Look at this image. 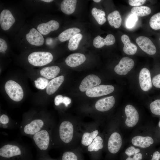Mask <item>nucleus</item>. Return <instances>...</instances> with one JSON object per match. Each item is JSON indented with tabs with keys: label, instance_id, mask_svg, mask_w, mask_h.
Listing matches in <instances>:
<instances>
[{
	"label": "nucleus",
	"instance_id": "nucleus-5",
	"mask_svg": "<svg viewBox=\"0 0 160 160\" xmlns=\"http://www.w3.org/2000/svg\"><path fill=\"white\" fill-rule=\"evenodd\" d=\"M46 122L41 119H37L25 123L23 127V133L25 135L33 136L43 129L45 128Z\"/></svg>",
	"mask_w": 160,
	"mask_h": 160
},
{
	"label": "nucleus",
	"instance_id": "nucleus-31",
	"mask_svg": "<svg viewBox=\"0 0 160 160\" xmlns=\"http://www.w3.org/2000/svg\"><path fill=\"white\" fill-rule=\"evenodd\" d=\"M82 37V35L80 33H79L71 38L69 40L68 43V49L71 51L75 50L77 49Z\"/></svg>",
	"mask_w": 160,
	"mask_h": 160
},
{
	"label": "nucleus",
	"instance_id": "nucleus-42",
	"mask_svg": "<svg viewBox=\"0 0 160 160\" xmlns=\"http://www.w3.org/2000/svg\"><path fill=\"white\" fill-rule=\"evenodd\" d=\"M63 97L61 95L56 96L54 100V103L56 106L59 105L61 103H63Z\"/></svg>",
	"mask_w": 160,
	"mask_h": 160
},
{
	"label": "nucleus",
	"instance_id": "nucleus-2",
	"mask_svg": "<svg viewBox=\"0 0 160 160\" xmlns=\"http://www.w3.org/2000/svg\"><path fill=\"white\" fill-rule=\"evenodd\" d=\"M51 138L50 132L46 128L33 136L35 144L41 151H46L48 149L50 145Z\"/></svg>",
	"mask_w": 160,
	"mask_h": 160
},
{
	"label": "nucleus",
	"instance_id": "nucleus-20",
	"mask_svg": "<svg viewBox=\"0 0 160 160\" xmlns=\"http://www.w3.org/2000/svg\"><path fill=\"white\" fill-rule=\"evenodd\" d=\"M153 142L152 138L149 136H137L133 137L132 140L134 145L141 148L148 147L153 144Z\"/></svg>",
	"mask_w": 160,
	"mask_h": 160
},
{
	"label": "nucleus",
	"instance_id": "nucleus-17",
	"mask_svg": "<svg viewBox=\"0 0 160 160\" xmlns=\"http://www.w3.org/2000/svg\"><path fill=\"white\" fill-rule=\"evenodd\" d=\"M59 26V24L57 21L51 20L47 23L39 24L37 27V30L41 34L46 35L51 31L57 30Z\"/></svg>",
	"mask_w": 160,
	"mask_h": 160
},
{
	"label": "nucleus",
	"instance_id": "nucleus-32",
	"mask_svg": "<svg viewBox=\"0 0 160 160\" xmlns=\"http://www.w3.org/2000/svg\"><path fill=\"white\" fill-rule=\"evenodd\" d=\"M149 25L154 30L160 29V12L157 13L151 17Z\"/></svg>",
	"mask_w": 160,
	"mask_h": 160
},
{
	"label": "nucleus",
	"instance_id": "nucleus-6",
	"mask_svg": "<svg viewBox=\"0 0 160 160\" xmlns=\"http://www.w3.org/2000/svg\"><path fill=\"white\" fill-rule=\"evenodd\" d=\"M23 150L17 144L8 143L2 146L0 148L1 157L9 159L21 155Z\"/></svg>",
	"mask_w": 160,
	"mask_h": 160
},
{
	"label": "nucleus",
	"instance_id": "nucleus-9",
	"mask_svg": "<svg viewBox=\"0 0 160 160\" xmlns=\"http://www.w3.org/2000/svg\"><path fill=\"white\" fill-rule=\"evenodd\" d=\"M136 42L140 48L147 54L153 55L156 52V48L151 40L148 38L141 36L136 39Z\"/></svg>",
	"mask_w": 160,
	"mask_h": 160
},
{
	"label": "nucleus",
	"instance_id": "nucleus-28",
	"mask_svg": "<svg viewBox=\"0 0 160 160\" xmlns=\"http://www.w3.org/2000/svg\"><path fill=\"white\" fill-rule=\"evenodd\" d=\"M133 14L137 16L143 17L149 15L151 12V9L146 6L134 7L131 10Z\"/></svg>",
	"mask_w": 160,
	"mask_h": 160
},
{
	"label": "nucleus",
	"instance_id": "nucleus-10",
	"mask_svg": "<svg viewBox=\"0 0 160 160\" xmlns=\"http://www.w3.org/2000/svg\"><path fill=\"white\" fill-rule=\"evenodd\" d=\"M99 77L94 74H90L84 78L81 81L79 87L80 91L84 92L91 89L101 83Z\"/></svg>",
	"mask_w": 160,
	"mask_h": 160
},
{
	"label": "nucleus",
	"instance_id": "nucleus-4",
	"mask_svg": "<svg viewBox=\"0 0 160 160\" xmlns=\"http://www.w3.org/2000/svg\"><path fill=\"white\" fill-rule=\"evenodd\" d=\"M74 133L73 124L68 121L61 122L59 128V136L61 141L65 144H68L72 140Z\"/></svg>",
	"mask_w": 160,
	"mask_h": 160
},
{
	"label": "nucleus",
	"instance_id": "nucleus-33",
	"mask_svg": "<svg viewBox=\"0 0 160 160\" xmlns=\"http://www.w3.org/2000/svg\"><path fill=\"white\" fill-rule=\"evenodd\" d=\"M49 82V80L47 79L40 77L34 81V84L37 88L42 90L47 88Z\"/></svg>",
	"mask_w": 160,
	"mask_h": 160
},
{
	"label": "nucleus",
	"instance_id": "nucleus-7",
	"mask_svg": "<svg viewBox=\"0 0 160 160\" xmlns=\"http://www.w3.org/2000/svg\"><path fill=\"white\" fill-rule=\"evenodd\" d=\"M114 89V88L112 85H99L86 91V94L89 97H97L111 93L113 92Z\"/></svg>",
	"mask_w": 160,
	"mask_h": 160
},
{
	"label": "nucleus",
	"instance_id": "nucleus-3",
	"mask_svg": "<svg viewBox=\"0 0 160 160\" xmlns=\"http://www.w3.org/2000/svg\"><path fill=\"white\" fill-rule=\"evenodd\" d=\"M6 92L13 100L19 102L23 97L24 93L22 87L15 81L9 80L7 81L4 86Z\"/></svg>",
	"mask_w": 160,
	"mask_h": 160
},
{
	"label": "nucleus",
	"instance_id": "nucleus-43",
	"mask_svg": "<svg viewBox=\"0 0 160 160\" xmlns=\"http://www.w3.org/2000/svg\"><path fill=\"white\" fill-rule=\"evenodd\" d=\"M71 102V100L70 98L67 96H64L63 97V103L65 106L67 107Z\"/></svg>",
	"mask_w": 160,
	"mask_h": 160
},
{
	"label": "nucleus",
	"instance_id": "nucleus-44",
	"mask_svg": "<svg viewBox=\"0 0 160 160\" xmlns=\"http://www.w3.org/2000/svg\"><path fill=\"white\" fill-rule=\"evenodd\" d=\"M160 153L158 151H155L153 155V157L151 160H159Z\"/></svg>",
	"mask_w": 160,
	"mask_h": 160
},
{
	"label": "nucleus",
	"instance_id": "nucleus-8",
	"mask_svg": "<svg viewBox=\"0 0 160 160\" xmlns=\"http://www.w3.org/2000/svg\"><path fill=\"white\" fill-rule=\"evenodd\" d=\"M135 63L131 58L124 57L120 60L119 63L115 67V72L119 75H124L133 68Z\"/></svg>",
	"mask_w": 160,
	"mask_h": 160
},
{
	"label": "nucleus",
	"instance_id": "nucleus-15",
	"mask_svg": "<svg viewBox=\"0 0 160 160\" xmlns=\"http://www.w3.org/2000/svg\"><path fill=\"white\" fill-rule=\"evenodd\" d=\"M27 40L32 45L40 46L42 45L44 42V39L41 34L37 30L33 28L26 35Z\"/></svg>",
	"mask_w": 160,
	"mask_h": 160
},
{
	"label": "nucleus",
	"instance_id": "nucleus-25",
	"mask_svg": "<svg viewBox=\"0 0 160 160\" xmlns=\"http://www.w3.org/2000/svg\"><path fill=\"white\" fill-rule=\"evenodd\" d=\"M108 20L109 24L116 28L120 27L121 24L122 20L119 12L115 10L110 13L108 16Z\"/></svg>",
	"mask_w": 160,
	"mask_h": 160
},
{
	"label": "nucleus",
	"instance_id": "nucleus-26",
	"mask_svg": "<svg viewBox=\"0 0 160 160\" xmlns=\"http://www.w3.org/2000/svg\"><path fill=\"white\" fill-rule=\"evenodd\" d=\"M81 31L79 28H71L67 29L61 33L58 36V39L61 42L69 40L74 36L79 33Z\"/></svg>",
	"mask_w": 160,
	"mask_h": 160
},
{
	"label": "nucleus",
	"instance_id": "nucleus-46",
	"mask_svg": "<svg viewBox=\"0 0 160 160\" xmlns=\"http://www.w3.org/2000/svg\"><path fill=\"white\" fill-rule=\"evenodd\" d=\"M52 38H48L47 39V41H46V43L48 45H50L51 44L52 42Z\"/></svg>",
	"mask_w": 160,
	"mask_h": 160
},
{
	"label": "nucleus",
	"instance_id": "nucleus-1",
	"mask_svg": "<svg viewBox=\"0 0 160 160\" xmlns=\"http://www.w3.org/2000/svg\"><path fill=\"white\" fill-rule=\"evenodd\" d=\"M53 56L50 52H35L28 56V60L31 65L36 66H41L50 63Z\"/></svg>",
	"mask_w": 160,
	"mask_h": 160
},
{
	"label": "nucleus",
	"instance_id": "nucleus-38",
	"mask_svg": "<svg viewBox=\"0 0 160 160\" xmlns=\"http://www.w3.org/2000/svg\"><path fill=\"white\" fill-rule=\"evenodd\" d=\"M146 1L145 0H129L128 3L131 6L137 7L143 5Z\"/></svg>",
	"mask_w": 160,
	"mask_h": 160
},
{
	"label": "nucleus",
	"instance_id": "nucleus-19",
	"mask_svg": "<svg viewBox=\"0 0 160 160\" xmlns=\"http://www.w3.org/2000/svg\"><path fill=\"white\" fill-rule=\"evenodd\" d=\"M115 41L114 36L112 34L107 35L105 39H103L100 36L98 35L93 39V45L97 48H100L104 45H111L113 44Z\"/></svg>",
	"mask_w": 160,
	"mask_h": 160
},
{
	"label": "nucleus",
	"instance_id": "nucleus-39",
	"mask_svg": "<svg viewBox=\"0 0 160 160\" xmlns=\"http://www.w3.org/2000/svg\"><path fill=\"white\" fill-rule=\"evenodd\" d=\"M152 82L155 87L160 88V74L155 76L153 78Z\"/></svg>",
	"mask_w": 160,
	"mask_h": 160
},
{
	"label": "nucleus",
	"instance_id": "nucleus-48",
	"mask_svg": "<svg viewBox=\"0 0 160 160\" xmlns=\"http://www.w3.org/2000/svg\"><path fill=\"white\" fill-rule=\"evenodd\" d=\"M126 160H133V159L130 156H128V157L127 158Z\"/></svg>",
	"mask_w": 160,
	"mask_h": 160
},
{
	"label": "nucleus",
	"instance_id": "nucleus-53",
	"mask_svg": "<svg viewBox=\"0 0 160 160\" xmlns=\"http://www.w3.org/2000/svg\"></svg>",
	"mask_w": 160,
	"mask_h": 160
},
{
	"label": "nucleus",
	"instance_id": "nucleus-27",
	"mask_svg": "<svg viewBox=\"0 0 160 160\" xmlns=\"http://www.w3.org/2000/svg\"><path fill=\"white\" fill-rule=\"evenodd\" d=\"M99 131L95 130L90 133L86 132L84 133L82 137L81 144L85 146H88L93 142L94 140L97 136Z\"/></svg>",
	"mask_w": 160,
	"mask_h": 160
},
{
	"label": "nucleus",
	"instance_id": "nucleus-35",
	"mask_svg": "<svg viewBox=\"0 0 160 160\" xmlns=\"http://www.w3.org/2000/svg\"><path fill=\"white\" fill-rule=\"evenodd\" d=\"M62 160H78L77 156L73 152L67 151L65 152L63 154Z\"/></svg>",
	"mask_w": 160,
	"mask_h": 160
},
{
	"label": "nucleus",
	"instance_id": "nucleus-14",
	"mask_svg": "<svg viewBox=\"0 0 160 160\" xmlns=\"http://www.w3.org/2000/svg\"><path fill=\"white\" fill-rule=\"evenodd\" d=\"M15 22V18L9 10L6 9L2 11L0 15V24L3 30H9Z\"/></svg>",
	"mask_w": 160,
	"mask_h": 160
},
{
	"label": "nucleus",
	"instance_id": "nucleus-24",
	"mask_svg": "<svg viewBox=\"0 0 160 160\" xmlns=\"http://www.w3.org/2000/svg\"><path fill=\"white\" fill-rule=\"evenodd\" d=\"M77 3L76 0H64L61 3L62 12L67 15H71L75 11Z\"/></svg>",
	"mask_w": 160,
	"mask_h": 160
},
{
	"label": "nucleus",
	"instance_id": "nucleus-45",
	"mask_svg": "<svg viewBox=\"0 0 160 160\" xmlns=\"http://www.w3.org/2000/svg\"><path fill=\"white\" fill-rule=\"evenodd\" d=\"M133 160H141L142 159V155L141 153H138L134 155L132 158Z\"/></svg>",
	"mask_w": 160,
	"mask_h": 160
},
{
	"label": "nucleus",
	"instance_id": "nucleus-51",
	"mask_svg": "<svg viewBox=\"0 0 160 160\" xmlns=\"http://www.w3.org/2000/svg\"></svg>",
	"mask_w": 160,
	"mask_h": 160
},
{
	"label": "nucleus",
	"instance_id": "nucleus-21",
	"mask_svg": "<svg viewBox=\"0 0 160 160\" xmlns=\"http://www.w3.org/2000/svg\"><path fill=\"white\" fill-rule=\"evenodd\" d=\"M64 77L63 76H60L55 77L49 81L46 88V92L49 95H51L55 93L58 89L63 82Z\"/></svg>",
	"mask_w": 160,
	"mask_h": 160
},
{
	"label": "nucleus",
	"instance_id": "nucleus-50",
	"mask_svg": "<svg viewBox=\"0 0 160 160\" xmlns=\"http://www.w3.org/2000/svg\"><path fill=\"white\" fill-rule=\"evenodd\" d=\"M159 127H160V120L159 122Z\"/></svg>",
	"mask_w": 160,
	"mask_h": 160
},
{
	"label": "nucleus",
	"instance_id": "nucleus-47",
	"mask_svg": "<svg viewBox=\"0 0 160 160\" xmlns=\"http://www.w3.org/2000/svg\"><path fill=\"white\" fill-rule=\"evenodd\" d=\"M41 1H43L44 2H48V3L50 2L53 1V0H42Z\"/></svg>",
	"mask_w": 160,
	"mask_h": 160
},
{
	"label": "nucleus",
	"instance_id": "nucleus-29",
	"mask_svg": "<svg viewBox=\"0 0 160 160\" xmlns=\"http://www.w3.org/2000/svg\"><path fill=\"white\" fill-rule=\"evenodd\" d=\"M91 12L92 16L98 24L102 25L105 23L106 19L105 17V13L104 11L96 7H94L92 10Z\"/></svg>",
	"mask_w": 160,
	"mask_h": 160
},
{
	"label": "nucleus",
	"instance_id": "nucleus-52",
	"mask_svg": "<svg viewBox=\"0 0 160 160\" xmlns=\"http://www.w3.org/2000/svg\"></svg>",
	"mask_w": 160,
	"mask_h": 160
},
{
	"label": "nucleus",
	"instance_id": "nucleus-23",
	"mask_svg": "<svg viewBox=\"0 0 160 160\" xmlns=\"http://www.w3.org/2000/svg\"><path fill=\"white\" fill-rule=\"evenodd\" d=\"M60 71V68L57 66L47 67L40 71V75L48 79H54L58 75Z\"/></svg>",
	"mask_w": 160,
	"mask_h": 160
},
{
	"label": "nucleus",
	"instance_id": "nucleus-41",
	"mask_svg": "<svg viewBox=\"0 0 160 160\" xmlns=\"http://www.w3.org/2000/svg\"><path fill=\"white\" fill-rule=\"evenodd\" d=\"M9 117L7 115L3 114L1 116L0 122L1 124L5 125L9 123Z\"/></svg>",
	"mask_w": 160,
	"mask_h": 160
},
{
	"label": "nucleus",
	"instance_id": "nucleus-18",
	"mask_svg": "<svg viewBox=\"0 0 160 160\" xmlns=\"http://www.w3.org/2000/svg\"><path fill=\"white\" fill-rule=\"evenodd\" d=\"M86 59V57L84 54L75 53L68 56L65 60V62L68 66L71 67H75L82 64Z\"/></svg>",
	"mask_w": 160,
	"mask_h": 160
},
{
	"label": "nucleus",
	"instance_id": "nucleus-12",
	"mask_svg": "<svg viewBox=\"0 0 160 160\" xmlns=\"http://www.w3.org/2000/svg\"><path fill=\"white\" fill-rule=\"evenodd\" d=\"M139 80L140 87L143 91H148L152 88L151 73L148 69L144 68L141 70L139 74Z\"/></svg>",
	"mask_w": 160,
	"mask_h": 160
},
{
	"label": "nucleus",
	"instance_id": "nucleus-16",
	"mask_svg": "<svg viewBox=\"0 0 160 160\" xmlns=\"http://www.w3.org/2000/svg\"><path fill=\"white\" fill-rule=\"evenodd\" d=\"M115 102L114 97L109 96L98 100L95 104V108L98 111L101 112L108 111L114 105Z\"/></svg>",
	"mask_w": 160,
	"mask_h": 160
},
{
	"label": "nucleus",
	"instance_id": "nucleus-40",
	"mask_svg": "<svg viewBox=\"0 0 160 160\" xmlns=\"http://www.w3.org/2000/svg\"><path fill=\"white\" fill-rule=\"evenodd\" d=\"M7 46L5 41L3 39H0V52H4L7 50Z\"/></svg>",
	"mask_w": 160,
	"mask_h": 160
},
{
	"label": "nucleus",
	"instance_id": "nucleus-22",
	"mask_svg": "<svg viewBox=\"0 0 160 160\" xmlns=\"http://www.w3.org/2000/svg\"><path fill=\"white\" fill-rule=\"evenodd\" d=\"M121 39L124 44L123 50L125 53L128 55H133L136 53L137 47L135 44L131 42L127 35H123L121 37Z\"/></svg>",
	"mask_w": 160,
	"mask_h": 160
},
{
	"label": "nucleus",
	"instance_id": "nucleus-11",
	"mask_svg": "<svg viewBox=\"0 0 160 160\" xmlns=\"http://www.w3.org/2000/svg\"><path fill=\"white\" fill-rule=\"evenodd\" d=\"M125 112L127 116L125 123L129 127H132L137 123L139 119L138 112L132 105H128L125 107Z\"/></svg>",
	"mask_w": 160,
	"mask_h": 160
},
{
	"label": "nucleus",
	"instance_id": "nucleus-36",
	"mask_svg": "<svg viewBox=\"0 0 160 160\" xmlns=\"http://www.w3.org/2000/svg\"><path fill=\"white\" fill-rule=\"evenodd\" d=\"M137 20V16L133 14L131 15L128 18L126 22L127 27L130 28L133 27Z\"/></svg>",
	"mask_w": 160,
	"mask_h": 160
},
{
	"label": "nucleus",
	"instance_id": "nucleus-49",
	"mask_svg": "<svg viewBox=\"0 0 160 160\" xmlns=\"http://www.w3.org/2000/svg\"><path fill=\"white\" fill-rule=\"evenodd\" d=\"M93 1L94 2H95L96 3H98L101 1L100 0H93Z\"/></svg>",
	"mask_w": 160,
	"mask_h": 160
},
{
	"label": "nucleus",
	"instance_id": "nucleus-30",
	"mask_svg": "<svg viewBox=\"0 0 160 160\" xmlns=\"http://www.w3.org/2000/svg\"><path fill=\"white\" fill-rule=\"evenodd\" d=\"M103 140L101 137L99 136H97L92 143L88 146V151L89 152L98 151L103 148Z\"/></svg>",
	"mask_w": 160,
	"mask_h": 160
},
{
	"label": "nucleus",
	"instance_id": "nucleus-34",
	"mask_svg": "<svg viewBox=\"0 0 160 160\" xmlns=\"http://www.w3.org/2000/svg\"><path fill=\"white\" fill-rule=\"evenodd\" d=\"M150 108L153 114L160 116V100L157 99L152 102L150 105Z\"/></svg>",
	"mask_w": 160,
	"mask_h": 160
},
{
	"label": "nucleus",
	"instance_id": "nucleus-37",
	"mask_svg": "<svg viewBox=\"0 0 160 160\" xmlns=\"http://www.w3.org/2000/svg\"><path fill=\"white\" fill-rule=\"evenodd\" d=\"M140 151L139 149L135 148L133 146H130L125 150V153L129 156H130L138 153Z\"/></svg>",
	"mask_w": 160,
	"mask_h": 160
},
{
	"label": "nucleus",
	"instance_id": "nucleus-13",
	"mask_svg": "<svg viewBox=\"0 0 160 160\" xmlns=\"http://www.w3.org/2000/svg\"><path fill=\"white\" fill-rule=\"evenodd\" d=\"M122 145V139L120 135L114 132L110 135L108 142V148L111 153L115 154L120 150Z\"/></svg>",
	"mask_w": 160,
	"mask_h": 160
}]
</instances>
